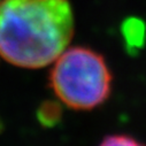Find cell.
I'll list each match as a JSON object with an SVG mask.
<instances>
[{
  "mask_svg": "<svg viewBox=\"0 0 146 146\" xmlns=\"http://www.w3.org/2000/svg\"><path fill=\"white\" fill-rule=\"evenodd\" d=\"M74 36L69 0H3L0 56L22 68L54 62Z\"/></svg>",
  "mask_w": 146,
  "mask_h": 146,
  "instance_id": "1",
  "label": "cell"
},
{
  "mask_svg": "<svg viewBox=\"0 0 146 146\" xmlns=\"http://www.w3.org/2000/svg\"><path fill=\"white\" fill-rule=\"evenodd\" d=\"M113 75L105 58L83 46L64 51L50 74V85L56 97L75 111H91L111 96Z\"/></svg>",
  "mask_w": 146,
  "mask_h": 146,
  "instance_id": "2",
  "label": "cell"
},
{
  "mask_svg": "<svg viewBox=\"0 0 146 146\" xmlns=\"http://www.w3.org/2000/svg\"><path fill=\"white\" fill-rule=\"evenodd\" d=\"M121 32L127 52L130 55H137L146 43L145 23L139 19L130 17L122 23Z\"/></svg>",
  "mask_w": 146,
  "mask_h": 146,
  "instance_id": "3",
  "label": "cell"
},
{
  "mask_svg": "<svg viewBox=\"0 0 146 146\" xmlns=\"http://www.w3.org/2000/svg\"><path fill=\"white\" fill-rule=\"evenodd\" d=\"M37 119L45 128H53L61 122L62 107L58 101L46 100L40 104L37 111Z\"/></svg>",
  "mask_w": 146,
  "mask_h": 146,
  "instance_id": "4",
  "label": "cell"
},
{
  "mask_svg": "<svg viewBox=\"0 0 146 146\" xmlns=\"http://www.w3.org/2000/svg\"><path fill=\"white\" fill-rule=\"evenodd\" d=\"M99 146H146V145L129 135H108L102 139Z\"/></svg>",
  "mask_w": 146,
  "mask_h": 146,
  "instance_id": "5",
  "label": "cell"
}]
</instances>
